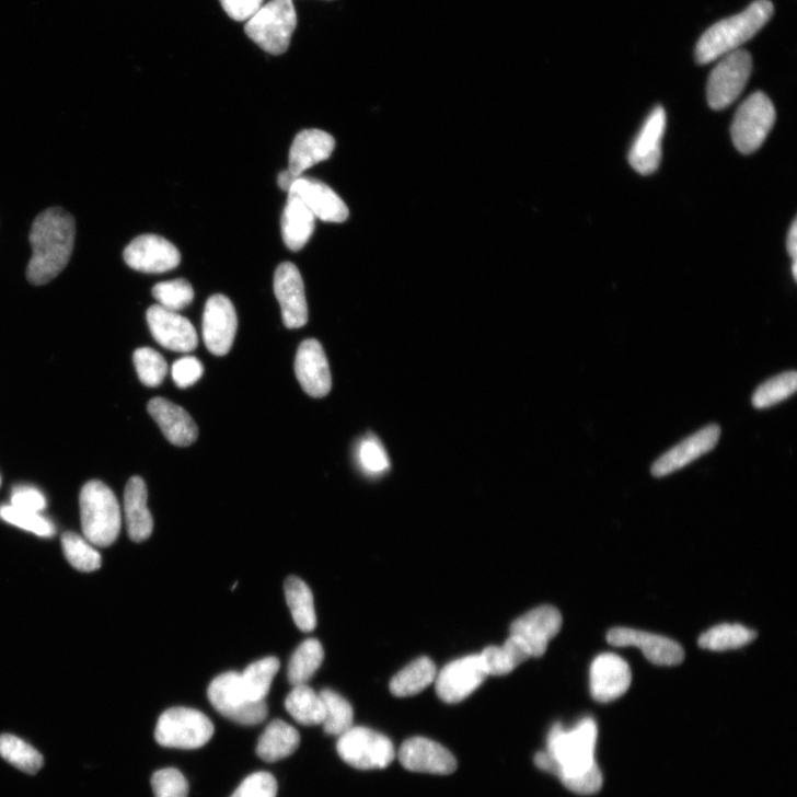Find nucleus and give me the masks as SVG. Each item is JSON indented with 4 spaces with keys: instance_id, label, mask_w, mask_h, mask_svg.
<instances>
[{
    "instance_id": "obj_1",
    "label": "nucleus",
    "mask_w": 797,
    "mask_h": 797,
    "mask_svg": "<svg viewBox=\"0 0 797 797\" xmlns=\"http://www.w3.org/2000/svg\"><path fill=\"white\" fill-rule=\"evenodd\" d=\"M597 737L592 718L581 719L569 730L556 724L548 735L546 752L554 760V774L576 794L591 795L603 786V774L594 760Z\"/></svg>"
},
{
    "instance_id": "obj_2",
    "label": "nucleus",
    "mask_w": 797,
    "mask_h": 797,
    "mask_svg": "<svg viewBox=\"0 0 797 797\" xmlns=\"http://www.w3.org/2000/svg\"><path fill=\"white\" fill-rule=\"evenodd\" d=\"M74 238V219L61 208L48 209L35 219L30 234L33 256L27 267L33 285L48 284L66 268Z\"/></svg>"
},
{
    "instance_id": "obj_3",
    "label": "nucleus",
    "mask_w": 797,
    "mask_h": 797,
    "mask_svg": "<svg viewBox=\"0 0 797 797\" xmlns=\"http://www.w3.org/2000/svg\"><path fill=\"white\" fill-rule=\"evenodd\" d=\"M773 14L771 0H756L740 14L715 24L696 44V62L707 65L740 49L771 21Z\"/></svg>"
},
{
    "instance_id": "obj_4",
    "label": "nucleus",
    "mask_w": 797,
    "mask_h": 797,
    "mask_svg": "<svg viewBox=\"0 0 797 797\" xmlns=\"http://www.w3.org/2000/svg\"><path fill=\"white\" fill-rule=\"evenodd\" d=\"M84 539L97 547L113 545L122 531V510L113 489L100 481L85 483L80 492Z\"/></svg>"
},
{
    "instance_id": "obj_5",
    "label": "nucleus",
    "mask_w": 797,
    "mask_h": 797,
    "mask_svg": "<svg viewBox=\"0 0 797 797\" xmlns=\"http://www.w3.org/2000/svg\"><path fill=\"white\" fill-rule=\"evenodd\" d=\"M296 26L292 0H270L247 22L245 33L264 51L279 56L287 51Z\"/></svg>"
},
{
    "instance_id": "obj_6",
    "label": "nucleus",
    "mask_w": 797,
    "mask_h": 797,
    "mask_svg": "<svg viewBox=\"0 0 797 797\" xmlns=\"http://www.w3.org/2000/svg\"><path fill=\"white\" fill-rule=\"evenodd\" d=\"M213 735L215 726L205 714L189 708H172L160 717L154 737L162 747L194 750L205 747Z\"/></svg>"
},
{
    "instance_id": "obj_7",
    "label": "nucleus",
    "mask_w": 797,
    "mask_h": 797,
    "mask_svg": "<svg viewBox=\"0 0 797 797\" xmlns=\"http://www.w3.org/2000/svg\"><path fill=\"white\" fill-rule=\"evenodd\" d=\"M775 118L771 99L761 91L751 94L738 109L731 126L736 148L743 154L759 150L771 132Z\"/></svg>"
},
{
    "instance_id": "obj_8",
    "label": "nucleus",
    "mask_w": 797,
    "mask_h": 797,
    "mask_svg": "<svg viewBox=\"0 0 797 797\" xmlns=\"http://www.w3.org/2000/svg\"><path fill=\"white\" fill-rule=\"evenodd\" d=\"M208 696L218 713L243 726L259 725L268 715L265 702L253 703L249 700L242 690L240 673L235 671L217 677L208 689Z\"/></svg>"
},
{
    "instance_id": "obj_9",
    "label": "nucleus",
    "mask_w": 797,
    "mask_h": 797,
    "mask_svg": "<svg viewBox=\"0 0 797 797\" xmlns=\"http://www.w3.org/2000/svg\"><path fill=\"white\" fill-rule=\"evenodd\" d=\"M713 70L707 85L708 104L714 111L730 107L743 92L752 73V57L738 49L723 58Z\"/></svg>"
},
{
    "instance_id": "obj_10",
    "label": "nucleus",
    "mask_w": 797,
    "mask_h": 797,
    "mask_svg": "<svg viewBox=\"0 0 797 797\" xmlns=\"http://www.w3.org/2000/svg\"><path fill=\"white\" fill-rule=\"evenodd\" d=\"M337 751L347 764L358 770L385 769L395 758L392 742L365 727H353L340 736Z\"/></svg>"
},
{
    "instance_id": "obj_11",
    "label": "nucleus",
    "mask_w": 797,
    "mask_h": 797,
    "mask_svg": "<svg viewBox=\"0 0 797 797\" xmlns=\"http://www.w3.org/2000/svg\"><path fill=\"white\" fill-rule=\"evenodd\" d=\"M486 677L480 654L466 656L448 663L437 673L436 690L442 702L458 704L466 700Z\"/></svg>"
},
{
    "instance_id": "obj_12",
    "label": "nucleus",
    "mask_w": 797,
    "mask_h": 797,
    "mask_svg": "<svg viewBox=\"0 0 797 797\" xmlns=\"http://www.w3.org/2000/svg\"><path fill=\"white\" fill-rule=\"evenodd\" d=\"M274 290L288 330L304 327L309 322V307L301 273L292 263L280 264L274 277Z\"/></svg>"
},
{
    "instance_id": "obj_13",
    "label": "nucleus",
    "mask_w": 797,
    "mask_h": 797,
    "mask_svg": "<svg viewBox=\"0 0 797 797\" xmlns=\"http://www.w3.org/2000/svg\"><path fill=\"white\" fill-rule=\"evenodd\" d=\"M632 684V670L621 656L612 652L594 658L589 671V688L593 700L608 704L623 696Z\"/></svg>"
},
{
    "instance_id": "obj_14",
    "label": "nucleus",
    "mask_w": 797,
    "mask_h": 797,
    "mask_svg": "<svg viewBox=\"0 0 797 797\" xmlns=\"http://www.w3.org/2000/svg\"><path fill=\"white\" fill-rule=\"evenodd\" d=\"M563 617L553 607L544 605L530 611L513 622L510 636L518 638L532 658L542 657L550 642L561 632Z\"/></svg>"
},
{
    "instance_id": "obj_15",
    "label": "nucleus",
    "mask_w": 797,
    "mask_h": 797,
    "mask_svg": "<svg viewBox=\"0 0 797 797\" xmlns=\"http://www.w3.org/2000/svg\"><path fill=\"white\" fill-rule=\"evenodd\" d=\"M238 315L230 299L221 293L209 298L204 315V339L209 351L226 356L232 349L236 332Z\"/></svg>"
},
{
    "instance_id": "obj_16",
    "label": "nucleus",
    "mask_w": 797,
    "mask_h": 797,
    "mask_svg": "<svg viewBox=\"0 0 797 797\" xmlns=\"http://www.w3.org/2000/svg\"><path fill=\"white\" fill-rule=\"evenodd\" d=\"M125 261L135 270L160 274L176 268L181 262L177 249L159 235H141L125 250Z\"/></svg>"
},
{
    "instance_id": "obj_17",
    "label": "nucleus",
    "mask_w": 797,
    "mask_h": 797,
    "mask_svg": "<svg viewBox=\"0 0 797 797\" xmlns=\"http://www.w3.org/2000/svg\"><path fill=\"white\" fill-rule=\"evenodd\" d=\"M608 642L615 647H636L657 666H677L684 660V650L674 640L633 628L619 627L608 634Z\"/></svg>"
},
{
    "instance_id": "obj_18",
    "label": "nucleus",
    "mask_w": 797,
    "mask_h": 797,
    "mask_svg": "<svg viewBox=\"0 0 797 797\" xmlns=\"http://www.w3.org/2000/svg\"><path fill=\"white\" fill-rule=\"evenodd\" d=\"M294 373L309 395L324 397L331 392L333 385L331 368L319 340L308 339L299 346L294 359Z\"/></svg>"
},
{
    "instance_id": "obj_19",
    "label": "nucleus",
    "mask_w": 797,
    "mask_h": 797,
    "mask_svg": "<svg viewBox=\"0 0 797 797\" xmlns=\"http://www.w3.org/2000/svg\"><path fill=\"white\" fill-rule=\"evenodd\" d=\"M147 321L153 338L162 347L183 354L197 348L198 338L194 326L177 313L154 305L148 310Z\"/></svg>"
},
{
    "instance_id": "obj_20",
    "label": "nucleus",
    "mask_w": 797,
    "mask_h": 797,
    "mask_svg": "<svg viewBox=\"0 0 797 797\" xmlns=\"http://www.w3.org/2000/svg\"><path fill=\"white\" fill-rule=\"evenodd\" d=\"M397 758L405 769L417 773L448 775L458 767L454 755L448 749L421 737L405 741Z\"/></svg>"
},
{
    "instance_id": "obj_21",
    "label": "nucleus",
    "mask_w": 797,
    "mask_h": 797,
    "mask_svg": "<svg viewBox=\"0 0 797 797\" xmlns=\"http://www.w3.org/2000/svg\"><path fill=\"white\" fill-rule=\"evenodd\" d=\"M294 193L316 219L330 223H343L349 210L343 198L327 184L309 177H298L287 193Z\"/></svg>"
},
{
    "instance_id": "obj_22",
    "label": "nucleus",
    "mask_w": 797,
    "mask_h": 797,
    "mask_svg": "<svg viewBox=\"0 0 797 797\" xmlns=\"http://www.w3.org/2000/svg\"><path fill=\"white\" fill-rule=\"evenodd\" d=\"M721 437V428L711 425L690 436L661 455L651 466L655 477L669 475L713 451Z\"/></svg>"
},
{
    "instance_id": "obj_23",
    "label": "nucleus",
    "mask_w": 797,
    "mask_h": 797,
    "mask_svg": "<svg viewBox=\"0 0 797 797\" xmlns=\"http://www.w3.org/2000/svg\"><path fill=\"white\" fill-rule=\"evenodd\" d=\"M666 126L665 109L656 107L646 119L629 152V163L639 174L650 175L658 170Z\"/></svg>"
},
{
    "instance_id": "obj_24",
    "label": "nucleus",
    "mask_w": 797,
    "mask_h": 797,
    "mask_svg": "<svg viewBox=\"0 0 797 797\" xmlns=\"http://www.w3.org/2000/svg\"><path fill=\"white\" fill-rule=\"evenodd\" d=\"M148 412L173 446L189 447L197 440L198 428L182 407L164 397H154L148 405Z\"/></svg>"
},
{
    "instance_id": "obj_25",
    "label": "nucleus",
    "mask_w": 797,
    "mask_h": 797,
    "mask_svg": "<svg viewBox=\"0 0 797 797\" xmlns=\"http://www.w3.org/2000/svg\"><path fill=\"white\" fill-rule=\"evenodd\" d=\"M336 141L330 134L310 129L299 132L290 148L288 171L294 176L327 160L333 154Z\"/></svg>"
},
{
    "instance_id": "obj_26",
    "label": "nucleus",
    "mask_w": 797,
    "mask_h": 797,
    "mask_svg": "<svg viewBox=\"0 0 797 797\" xmlns=\"http://www.w3.org/2000/svg\"><path fill=\"white\" fill-rule=\"evenodd\" d=\"M147 501L146 482L140 476L131 477L125 490V515L128 534L138 543L148 540L153 532V519Z\"/></svg>"
},
{
    "instance_id": "obj_27",
    "label": "nucleus",
    "mask_w": 797,
    "mask_h": 797,
    "mask_svg": "<svg viewBox=\"0 0 797 797\" xmlns=\"http://www.w3.org/2000/svg\"><path fill=\"white\" fill-rule=\"evenodd\" d=\"M315 220L302 199L289 192L281 218V234L290 251H301L309 243L315 230Z\"/></svg>"
},
{
    "instance_id": "obj_28",
    "label": "nucleus",
    "mask_w": 797,
    "mask_h": 797,
    "mask_svg": "<svg viewBox=\"0 0 797 797\" xmlns=\"http://www.w3.org/2000/svg\"><path fill=\"white\" fill-rule=\"evenodd\" d=\"M301 744V736L282 720L270 723L257 744V755L266 762H276L294 753Z\"/></svg>"
},
{
    "instance_id": "obj_29",
    "label": "nucleus",
    "mask_w": 797,
    "mask_h": 797,
    "mask_svg": "<svg viewBox=\"0 0 797 797\" xmlns=\"http://www.w3.org/2000/svg\"><path fill=\"white\" fill-rule=\"evenodd\" d=\"M286 602L299 631L313 632L317 626L314 596L308 584L296 576L285 581Z\"/></svg>"
},
{
    "instance_id": "obj_30",
    "label": "nucleus",
    "mask_w": 797,
    "mask_h": 797,
    "mask_svg": "<svg viewBox=\"0 0 797 797\" xmlns=\"http://www.w3.org/2000/svg\"><path fill=\"white\" fill-rule=\"evenodd\" d=\"M285 707L303 726H320L324 723L325 707L322 696L308 684L293 685L286 697Z\"/></svg>"
},
{
    "instance_id": "obj_31",
    "label": "nucleus",
    "mask_w": 797,
    "mask_h": 797,
    "mask_svg": "<svg viewBox=\"0 0 797 797\" xmlns=\"http://www.w3.org/2000/svg\"><path fill=\"white\" fill-rule=\"evenodd\" d=\"M437 673L435 662L428 657H420L391 679L390 691L399 697L416 695L435 682Z\"/></svg>"
},
{
    "instance_id": "obj_32",
    "label": "nucleus",
    "mask_w": 797,
    "mask_h": 797,
    "mask_svg": "<svg viewBox=\"0 0 797 797\" xmlns=\"http://www.w3.org/2000/svg\"><path fill=\"white\" fill-rule=\"evenodd\" d=\"M480 656L487 675L509 674L532 658L527 647L513 636L503 646L485 648Z\"/></svg>"
},
{
    "instance_id": "obj_33",
    "label": "nucleus",
    "mask_w": 797,
    "mask_h": 797,
    "mask_svg": "<svg viewBox=\"0 0 797 797\" xmlns=\"http://www.w3.org/2000/svg\"><path fill=\"white\" fill-rule=\"evenodd\" d=\"M279 668L280 662L276 657H266L251 663L240 673L242 690L251 702H265Z\"/></svg>"
},
{
    "instance_id": "obj_34",
    "label": "nucleus",
    "mask_w": 797,
    "mask_h": 797,
    "mask_svg": "<svg viewBox=\"0 0 797 797\" xmlns=\"http://www.w3.org/2000/svg\"><path fill=\"white\" fill-rule=\"evenodd\" d=\"M324 648L317 639H308L292 654L287 670L290 684H308L324 660Z\"/></svg>"
},
{
    "instance_id": "obj_35",
    "label": "nucleus",
    "mask_w": 797,
    "mask_h": 797,
    "mask_svg": "<svg viewBox=\"0 0 797 797\" xmlns=\"http://www.w3.org/2000/svg\"><path fill=\"white\" fill-rule=\"evenodd\" d=\"M758 637L752 631L740 624H723L715 626L703 634L700 646L712 651H727L744 647Z\"/></svg>"
},
{
    "instance_id": "obj_36",
    "label": "nucleus",
    "mask_w": 797,
    "mask_h": 797,
    "mask_svg": "<svg viewBox=\"0 0 797 797\" xmlns=\"http://www.w3.org/2000/svg\"><path fill=\"white\" fill-rule=\"evenodd\" d=\"M325 707L324 730L330 736L340 737L354 727V709L337 692L325 689L321 693Z\"/></svg>"
},
{
    "instance_id": "obj_37",
    "label": "nucleus",
    "mask_w": 797,
    "mask_h": 797,
    "mask_svg": "<svg viewBox=\"0 0 797 797\" xmlns=\"http://www.w3.org/2000/svg\"><path fill=\"white\" fill-rule=\"evenodd\" d=\"M0 756L27 774L37 773L44 763L35 748L12 735L0 736Z\"/></svg>"
},
{
    "instance_id": "obj_38",
    "label": "nucleus",
    "mask_w": 797,
    "mask_h": 797,
    "mask_svg": "<svg viewBox=\"0 0 797 797\" xmlns=\"http://www.w3.org/2000/svg\"><path fill=\"white\" fill-rule=\"evenodd\" d=\"M797 374L787 371L775 376L762 383L752 396V404L758 409H764L779 404L795 393Z\"/></svg>"
},
{
    "instance_id": "obj_39",
    "label": "nucleus",
    "mask_w": 797,
    "mask_h": 797,
    "mask_svg": "<svg viewBox=\"0 0 797 797\" xmlns=\"http://www.w3.org/2000/svg\"><path fill=\"white\" fill-rule=\"evenodd\" d=\"M63 554L69 564L83 573H91L102 567V555L85 539L67 532L61 540Z\"/></svg>"
},
{
    "instance_id": "obj_40",
    "label": "nucleus",
    "mask_w": 797,
    "mask_h": 797,
    "mask_svg": "<svg viewBox=\"0 0 797 797\" xmlns=\"http://www.w3.org/2000/svg\"><path fill=\"white\" fill-rule=\"evenodd\" d=\"M152 293L161 308L175 313L186 309L194 299L190 284L183 278L159 282Z\"/></svg>"
},
{
    "instance_id": "obj_41",
    "label": "nucleus",
    "mask_w": 797,
    "mask_h": 797,
    "mask_svg": "<svg viewBox=\"0 0 797 797\" xmlns=\"http://www.w3.org/2000/svg\"><path fill=\"white\" fill-rule=\"evenodd\" d=\"M0 519L41 538L50 539L56 534L55 525L47 518L41 516V513L20 510L13 506L0 507Z\"/></svg>"
},
{
    "instance_id": "obj_42",
    "label": "nucleus",
    "mask_w": 797,
    "mask_h": 797,
    "mask_svg": "<svg viewBox=\"0 0 797 797\" xmlns=\"http://www.w3.org/2000/svg\"><path fill=\"white\" fill-rule=\"evenodd\" d=\"M134 361L140 381L147 386L160 385L168 374L165 359L154 349L147 347L137 349Z\"/></svg>"
},
{
    "instance_id": "obj_43",
    "label": "nucleus",
    "mask_w": 797,
    "mask_h": 797,
    "mask_svg": "<svg viewBox=\"0 0 797 797\" xmlns=\"http://www.w3.org/2000/svg\"><path fill=\"white\" fill-rule=\"evenodd\" d=\"M155 797H187L188 784L184 775L175 769H164L152 776Z\"/></svg>"
},
{
    "instance_id": "obj_44",
    "label": "nucleus",
    "mask_w": 797,
    "mask_h": 797,
    "mask_svg": "<svg viewBox=\"0 0 797 797\" xmlns=\"http://www.w3.org/2000/svg\"><path fill=\"white\" fill-rule=\"evenodd\" d=\"M359 462L362 469L370 474H380L389 469V458L376 437L366 438L358 451Z\"/></svg>"
},
{
    "instance_id": "obj_45",
    "label": "nucleus",
    "mask_w": 797,
    "mask_h": 797,
    "mask_svg": "<svg viewBox=\"0 0 797 797\" xmlns=\"http://www.w3.org/2000/svg\"><path fill=\"white\" fill-rule=\"evenodd\" d=\"M277 782L267 772H257L246 777L231 797H276Z\"/></svg>"
},
{
    "instance_id": "obj_46",
    "label": "nucleus",
    "mask_w": 797,
    "mask_h": 797,
    "mask_svg": "<svg viewBox=\"0 0 797 797\" xmlns=\"http://www.w3.org/2000/svg\"><path fill=\"white\" fill-rule=\"evenodd\" d=\"M11 503L14 508L33 513H42L47 507L45 495L38 488L30 485L15 486Z\"/></svg>"
},
{
    "instance_id": "obj_47",
    "label": "nucleus",
    "mask_w": 797,
    "mask_h": 797,
    "mask_svg": "<svg viewBox=\"0 0 797 797\" xmlns=\"http://www.w3.org/2000/svg\"><path fill=\"white\" fill-rule=\"evenodd\" d=\"M205 373L201 361L188 356L176 360L172 367V377L175 384L185 389L196 383Z\"/></svg>"
},
{
    "instance_id": "obj_48",
    "label": "nucleus",
    "mask_w": 797,
    "mask_h": 797,
    "mask_svg": "<svg viewBox=\"0 0 797 797\" xmlns=\"http://www.w3.org/2000/svg\"><path fill=\"white\" fill-rule=\"evenodd\" d=\"M264 0H220L226 13L236 22L250 21L261 9Z\"/></svg>"
},
{
    "instance_id": "obj_49",
    "label": "nucleus",
    "mask_w": 797,
    "mask_h": 797,
    "mask_svg": "<svg viewBox=\"0 0 797 797\" xmlns=\"http://www.w3.org/2000/svg\"><path fill=\"white\" fill-rule=\"evenodd\" d=\"M787 252L789 256L792 257L793 262H796V255H797V223L794 221L790 226V229L788 231L787 235Z\"/></svg>"
},
{
    "instance_id": "obj_50",
    "label": "nucleus",
    "mask_w": 797,
    "mask_h": 797,
    "mask_svg": "<svg viewBox=\"0 0 797 797\" xmlns=\"http://www.w3.org/2000/svg\"><path fill=\"white\" fill-rule=\"evenodd\" d=\"M297 178L298 176L292 175L288 170H286L279 173L277 182L281 189L288 192Z\"/></svg>"
},
{
    "instance_id": "obj_51",
    "label": "nucleus",
    "mask_w": 797,
    "mask_h": 797,
    "mask_svg": "<svg viewBox=\"0 0 797 797\" xmlns=\"http://www.w3.org/2000/svg\"><path fill=\"white\" fill-rule=\"evenodd\" d=\"M0 485H2V477H0Z\"/></svg>"
}]
</instances>
